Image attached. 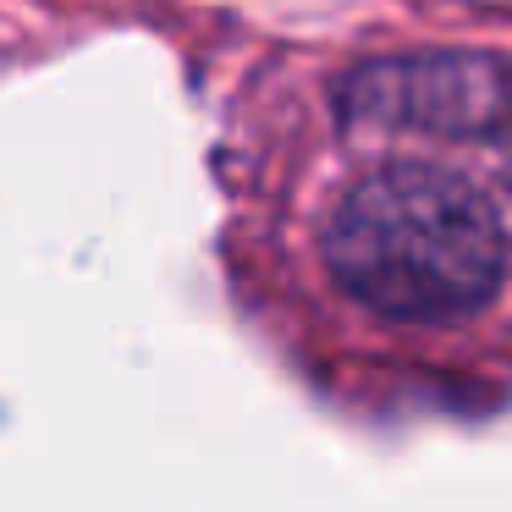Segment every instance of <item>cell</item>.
Instances as JSON below:
<instances>
[{
	"label": "cell",
	"instance_id": "obj_2",
	"mask_svg": "<svg viewBox=\"0 0 512 512\" xmlns=\"http://www.w3.org/2000/svg\"><path fill=\"white\" fill-rule=\"evenodd\" d=\"M336 111L358 133H419L512 149V61L490 50L375 56L336 83Z\"/></svg>",
	"mask_w": 512,
	"mask_h": 512
},
{
	"label": "cell",
	"instance_id": "obj_1",
	"mask_svg": "<svg viewBox=\"0 0 512 512\" xmlns=\"http://www.w3.org/2000/svg\"><path fill=\"white\" fill-rule=\"evenodd\" d=\"M331 281L397 325L479 314L507 276V237L474 182L430 166H386L353 182L320 232Z\"/></svg>",
	"mask_w": 512,
	"mask_h": 512
}]
</instances>
